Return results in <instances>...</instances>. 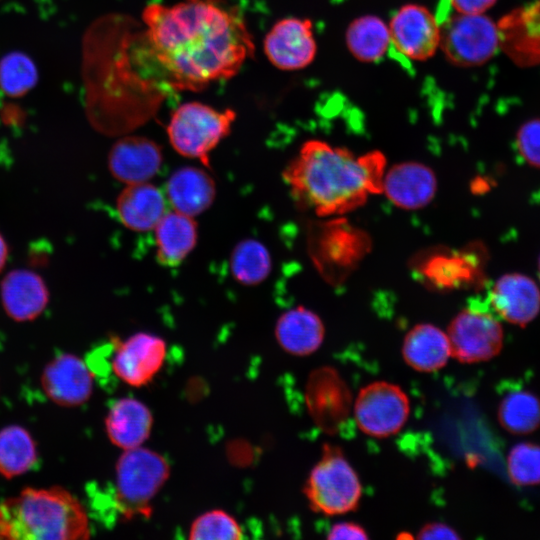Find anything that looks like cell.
Instances as JSON below:
<instances>
[{
	"mask_svg": "<svg viewBox=\"0 0 540 540\" xmlns=\"http://www.w3.org/2000/svg\"><path fill=\"white\" fill-rule=\"evenodd\" d=\"M428 284L439 290H454L476 283L480 263L471 251L441 252L428 257L419 268Z\"/></svg>",
	"mask_w": 540,
	"mask_h": 540,
	"instance_id": "484cf974",
	"label": "cell"
},
{
	"mask_svg": "<svg viewBox=\"0 0 540 540\" xmlns=\"http://www.w3.org/2000/svg\"><path fill=\"white\" fill-rule=\"evenodd\" d=\"M309 508L325 516L343 515L358 509L362 484L343 450L330 443L321 449L303 487Z\"/></svg>",
	"mask_w": 540,
	"mask_h": 540,
	"instance_id": "277c9868",
	"label": "cell"
},
{
	"mask_svg": "<svg viewBox=\"0 0 540 540\" xmlns=\"http://www.w3.org/2000/svg\"><path fill=\"white\" fill-rule=\"evenodd\" d=\"M501 43L499 26L485 13H456L440 20V47L458 67H475L489 61Z\"/></svg>",
	"mask_w": 540,
	"mask_h": 540,
	"instance_id": "ba28073f",
	"label": "cell"
},
{
	"mask_svg": "<svg viewBox=\"0 0 540 540\" xmlns=\"http://www.w3.org/2000/svg\"><path fill=\"white\" fill-rule=\"evenodd\" d=\"M497 418L510 433H531L540 427V399L529 390H511L500 401Z\"/></svg>",
	"mask_w": 540,
	"mask_h": 540,
	"instance_id": "f1b7e54d",
	"label": "cell"
},
{
	"mask_svg": "<svg viewBox=\"0 0 540 540\" xmlns=\"http://www.w3.org/2000/svg\"><path fill=\"white\" fill-rule=\"evenodd\" d=\"M263 48L268 60L280 70L306 68L317 54L312 22L298 17L277 21L266 34Z\"/></svg>",
	"mask_w": 540,
	"mask_h": 540,
	"instance_id": "5bb4252c",
	"label": "cell"
},
{
	"mask_svg": "<svg viewBox=\"0 0 540 540\" xmlns=\"http://www.w3.org/2000/svg\"><path fill=\"white\" fill-rule=\"evenodd\" d=\"M156 260L165 267H176L195 248L198 238L193 217L178 211H166L154 228Z\"/></svg>",
	"mask_w": 540,
	"mask_h": 540,
	"instance_id": "d4e9b609",
	"label": "cell"
},
{
	"mask_svg": "<svg viewBox=\"0 0 540 540\" xmlns=\"http://www.w3.org/2000/svg\"><path fill=\"white\" fill-rule=\"evenodd\" d=\"M230 270L238 283L246 286L258 285L267 279L272 270L270 252L256 239H243L231 252Z\"/></svg>",
	"mask_w": 540,
	"mask_h": 540,
	"instance_id": "f546056e",
	"label": "cell"
},
{
	"mask_svg": "<svg viewBox=\"0 0 540 540\" xmlns=\"http://www.w3.org/2000/svg\"><path fill=\"white\" fill-rule=\"evenodd\" d=\"M152 427L151 410L135 398L117 400L105 417V431L110 442L123 451L142 446Z\"/></svg>",
	"mask_w": 540,
	"mask_h": 540,
	"instance_id": "603a6c76",
	"label": "cell"
},
{
	"mask_svg": "<svg viewBox=\"0 0 540 540\" xmlns=\"http://www.w3.org/2000/svg\"><path fill=\"white\" fill-rule=\"evenodd\" d=\"M489 302L500 318L524 327L540 312V288L527 275L507 273L499 277L491 287Z\"/></svg>",
	"mask_w": 540,
	"mask_h": 540,
	"instance_id": "ac0fdd59",
	"label": "cell"
},
{
	"mask_svg": "<svg viewBox=\"0 0 540 540\" xmlns=\"http://www.w3.org/2000/svg\"><path fill=\"white\" fill-rule=\"evenodd\" d=\"M235 118L236 113L231 109L218 111L200 102L184 103L169 120V142L181 156L211 168V152L230 134Z\"/></svg>",
	"mask_w": 540,
	"mask_h": 540,
	"instance_id": "8992f818",
	"label": "cell"
},
{
	"mask_svg": "<svg viewBox=\"0 0 540 540\" xmlns=\"http://www.w3.org/2000/svg\"><path fill=\"white\" fill-rule=\"evenodd\" d=\"M537 270H538V277H539V280H540V256L538 258V263H537Z\"/></svg>",
	"mask_w": 540,
	"mask_h": 540,
	"instance_id": "f35d334b",
	"label": "cell"
},
{
	"mask_svg": "<svg viewBox=\"0 0 540 540\" xmlns=\"http://www.w3.org/2000/svg\"><path fill=\"white\" fill-rule=\"evenodd\" d=\"M497 0H448L456 13L482 14L489 10Z\"/></svg>",
	"mask_w": 540,
	"mask_h": 540,
	"instance_id": "8d00e7d4",
	"label": "cell"
},
{
	"mask_svg": "<svg viewBox=\"0 0 540 540\" xmlns=\"http://www.w3.org/2000/svg\"><path fill=\"white\" fill-rule=\"evenodd\" d=\"M36 443L27 429L9 425L0 430V475L12 479L28 472L37 462Z\"/></svg>",
	"mask_w": 540,
	"mask_h": 540,
	"instance_id": "83f0119b",
	"label": "cell"
},
{
	"mask_svg": "<svg viewBox=\"0 0 540 540\" xmlns=\"http://www.w3.org/2000/svg\"><path fill=\"white\" fill-rule=\"evenodd\" d=\"M0 294L6 314L17 322L36 319L49 301L44 280L27 269L9 272L2 280Z\"/></svg>",
	"mask_w": 540,
	"mask_h": 540,
	"instance_id": "d6986e66",
	"label": "cell"
},
{
	"mask_svg": "<svg viewBox=\"0 0 540 540\" xmlns=\"http://www.w3.org/2000/svg\"><path fill=\"white\" fill-rule=\"evenodd\" d=\"M345 45L360 62L375 63L391 48L388 23L380 17L366 14L353 19L345 31Z\"/></svg>",
	"mask_w": 540,
	"mask_h": 540,
	"instance_id": "4316f807",
	"label": "cell"
},
{
	"mask_svg": "<svg viewBox=\"0 0 540 540\" xmlns=\"http://www.w3.org/2000/svg\"><path fill=\"white\" fill-rule=\"evenodd\" d=\"M391 48L410 61H425L440 47V20L427 7L408 3L388 22Z\"/></svg>",
	"mask_w": 540,
	"mask_h": 540,
	"instance_id": "7c38bea8",
	"label": "cell"
},
{
	"mask_svg": "<svg viewBox=\"0 0 540 540\" xmlns=\"http://www.w3.org/2000/svg\"><path fill=\"white\" fill-rule=\"evenodd\" d=\"M113 373L125 384L142 387L150 383L162 368L166 342L147 332L135 333L124 340L112 338Z\"/></svg>",
	"mask_w": 540,
	"mask_h": 540,
	"instance_id": "4fadbf2b",
	"label": "cell"
},
{
	"mask_svg": "<svg viewBox=\"0 0 540 540\" xmlns=\"http://www.w3.org/2000/svg\"><path fill=\"white\" fill-rule=\"evenodd\" d=\"M305 403L314 424L322 432L334 435L352 412L353 396L337 369L321 366L308 376Z\"/></svg>",
	"mask_w": 540,
	"mask_h": 540,
	"instance_id": "8fae6325",
	"label": "cell"
},
{
	"mask_svg": "<svg viewBox=\"0 0 540 540\" xmlns=\"http://www.w3.org/2000/svg\"><path fill=\"white\" fill-rule=\"evenodd\" d=\"M401 355L406 365L417 372L438 371L452 357L448 335L434 324H415L403 338Z\"/></svg>",
	"mask_w": 540,
	"mask_h": 540,
	"instance_id": "7402d4cb",
	"label": "cell"
},
{
	"mask_svg": "<svg viewBox=\"0 0 540 540\" xmlns=\"http://www.w3.org/2000/svg\"><path fill=\"white\" fill-rule=\"evenodd\" d=\"M516 146L528 165L540 168V117L531 118L519 127Z\"/></svg>",
	"mask_w": 540,
	"mask_h": 540,
	"instance_id": "836d02e7",
	"label": "cell"
},
{
	"mask_svg": "<svg viewBox=\"0 0 540 540\" xmlns=\"http://www.w3.org/2000/svg\"><path fill=\"white\" fill-rule=\"evenodd\" d=\"M417 539H460L458 533L442 522L425 523L418 531Z\"/></svg>",
	"mask_w": 540,
	"mask_h": 540,
	"instance_id": "d590c367",
	"label": "cell"
},
{
	"mask_svg": "<svg viewBox=\"0 0 540 540\" xmlns=\"http://www.w3.org/2000/svg\"><path fill=\"white\" fill-rule=\"evenodd\" d=\"M386 158L380 151L361 155L324 140L310 139L282 171L295 203L320 218L340 217L382 194Z\"/></svg>",
	"mask_w": 540,
	"mask_h": 540,
	"instance_id": "7a4b0ae2",
	"label": "cell"
},
{
	"mask_svg": "<svg viewBox=\"0 0 540 540\" xmlns=\"http://www.w3.org/2000/svg\"><path fill=\"white\" fill-rule=\"evenodd\" d=\"M367 531L356 522L342 521L335 523L327 534L329 540L339 539H368Z\"/></svg>",
	"mask_w": 540,
	"mask_h": 540,
	"instance_id": "e575fe53",
	"label": "cell"
},
{
	"mask_svg": "<svg viewBox=\"0 0 540 540\" xmlns=\"http://www.w3.org/2000/svg\"><path fill=\"white\" fill-rule=\"evenodd\" d=\"M244 532L238 521L222 509L202 513L193 520L188 538L191 540H239Z\"/></svg>",
	"mask_w": 540,
	"mask_h": 540,
	"instance_id": "1f68e13d",
	"label": "cell"
},
{
	"mask_svg": "<svg viewBox=\"0 0 540 540\" xmlns=\"http://www.w3.org/2000/svg\"><path fill=\"white\" fill-rule=\"evenodd\" d=\"M146 29L128 46L129 71L146 86L199 91L233 77L254 52L241 12L225 0L150 4Z\"/></svg>",
	"mask_w": 540,
	"mask_h": 540,
	"instance_id": "6da1fadb",
	"label": "cell"
},
{
	"mask_svg": "<svg viewBox=\"0 0 540 540\" xmlns=\"http://www.w3.org/2000/svg\"><path fill=\"white\" fill-rule=\"evenodd\" d=\"M452 357L463 364L488 361L497 356L504 341V332L498 318L490 312L465 308L448 324Z\"/></svg>",
	"mask_w": 540,
	"mask_h": 540,
	"instance_id": "30bf717a",
	"label": "cell"
},
{
	"mask_svg": "<svg viewBox=\"0 0 540 540\" xmlns=\"http://www.w3.org/2000/svg\"><path fill=\"white\" fill-rule=\"evenodd\" d=\"M438 179L434 170L418 161H404L386 168L382 193L396 207L414 211L428 206L436 196Z\"/></svg>",
	"mask_w": 540,
	"mask_h": 540,
	"instance_id": "9a60e30c",
	"label": "cell"
},
{
	"mask_svg": "<svg viewBox=\"0 0 540 540\" xmlns=\"http://www.w3.org/2000/svg\"><path fill=\"white\" fill-rule=\"evenodd\" d=\"M325 326L321 317L305 306H296L283 312L274 327L279 346L293 356L315 353L325 339Z\"/></svg>",
	"mask_w": 540,
	"mask_h": 540,
	"instance_id": "ffe728a7",
	"label": "cell"
},
{
	"mask_svg": "<svg viewBox=\"0 0 540 540\" xmlns=\"http://www.w3.org/2000/svg\"><path fill=\"white\" fill-rule=\"evenodd\" d=\"M90 532L86 509L61 486L27 487L0 502V539L84 540Z\"/></svg>",
	"mask_w": 540,
	"mask_h": 540,
	"instance_id": "3957f363",
	"label": "cell"
},
{
	"mask_svg": "<svg viewBox=\"0 0 540 540\" xmlns=\"http://www.w3.org/2000/svg\"><path fill=\"white\" fill-rule=\"evenodd\" d=\"M8 257V247L5 239L0 233V271L4 268Z\"/></svg>",
	"mask_w": 540,
	"mask_h": 540,
	"instance_id": "74e56055",
	"label": "cell"
},
{
	"mask_svg": "<svg viewBox=\"0 0 540 540\" xmlns=\"http://www.w3.org/2000/svg\"><path fill=\"white\" fill-rule=\"evenodd\" d=\"M371 246L368 234L342 216L312 226L308 251L321 276L329 282L345 279L357 268Z\"/></svg>",
	"mask_w": 540,
	"mask_h": 540,
	"instance_id": "52a82bcc",
	"label": "cell"
},
{
	"mask_svg": "<svg viewBox=\"0 0 540 540\" xmlns=\"http://www.w3.org/2000/svg\"><path fill=\"white\" fill-rule=\"evenodd\" d=\"M39 79L34 60L21 51H11L0 58V90L11 98L29 93Z\"/></svg>",
	"mask_w": 540,
	"mask_h": 540,
	"instance_id": "4dcf8cb0",
	"label": "cell"
},
{
	"mask_svg": "<svg viewBox=\"0 0 540 540\" xmlns=\"http://www.w3.org/2000/svg\"><path fill=\"white\" fill-rule=\"evenodd\" d=\"M507 471L517 486L540 484V445L530 442L515 445L507 457Z\"/></svg>",
	"mask_w": 540,
	"mask_h": 540,
	"instance_id": "d6a6232c",
	"label": "cell"
},
{
	"mask_svg": "<svg viewBox=\"0 0 540 540\" xmlns=\"http://www.w3.org/2000/svg\"><path fill=\"white\" fill-rule=\"evenodd\" d=\"M94 376L89 366L78 356L64 353L53 358L41 375L46 396L62 407L84 404L93 392Z\"/></svg>",
	"mask_w": 540,
	"mask_h": 540,
	"instance_id": "2e32d148",
	"label": "cell"
},
{
	"mask_svg": "<svg viewBox=\"0 0 540 540\" xmlns=\"http://www.w3.org/2000/svg\"><path fill=\"white\" fill-rule=\"evenodd\" d=\"M169 475V463L158 452L143 446L124 450L115 467V502L123 517L150 516Z\"/></svg>",
	"mask_w": 540,
	"mask_h": 540,
	"instance_id": "5b68a950",
	"label": "cell"
},
{
	"mask_svg": "<svg viewBox=\"0 0 540 540\" xmlns=\"http://www.w3.org/2000/svg\"><path fill=\"white\" fill-rule=\"evenodd\" d=\"M352 413L358 429L373 438H388L405 426L410 415V400L397 384L374 381L360 389Z\"/></svg>",
	"mask_w": 540,
	"mask_h": 540,
	"instance_id": "9c48e42d",
	"label": "cell"
},
{
	"mask_svg": "<svg viewBox=\"0 0 540 540\" xmlns=\"http://www.w3.org/2000/svg\"><path fill=\"white\" fill-rule=\"evenodd\" d=\"M163 163L161 147L143 136H124L117 140L108 154L111 175L126 185L148 182Z\"/></svg>",
	"mask_w": 540,
	"mask_h": 540,
	"instance_id": "e0dca14e",
	"label": "cell"
},
{
	"mask_svg": "<svg viewBox=\"0 0 540 540\" xmlns=\"http://www.w3.org/2000/svg\"><path fill=\"white\" fill-rule=\"evenodd\" d=\"M116 212L127 229L150 231L166 213V199L163 192L149 182L129 184L116 199Z\"/></svg>",
	"mask_w": 540,
	"mask_h": 540,
	"instance_id": "cb8c5ba5",
	"label": "cell"
},
{
	"mask_svg": "<svg viewBox=\"0 0 540 540\" xmlns=\"http://www.w3.org/2000/svg\"><path fill=\"white\" fill-rule=\"evenodd\" d=\"M165 192L173 210L194 218L213 204L216 185L211 175L202 168L184 166L169 176Z\"/></svg>",
	"mask_w": 540,
	"mask_h": 540,
	"instance_id": "44dd1931",
	"label": "cell"
}]
</instances>
